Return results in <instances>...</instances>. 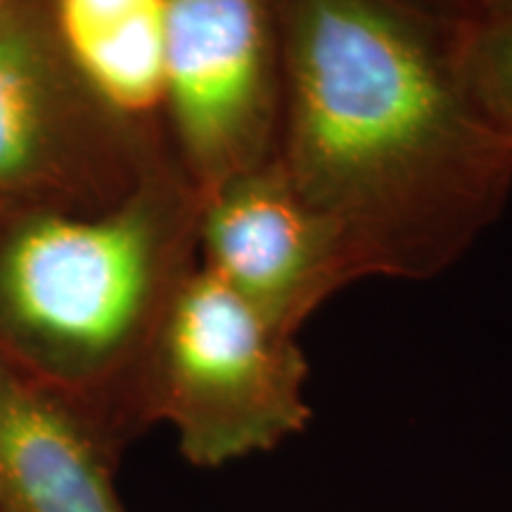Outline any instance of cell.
I'll use <instances>...</instances> for the list:
<instances>
[{"label": "cell", "instance_id": "obj_9", "mask_svg": "<svg viewBox=\"0 0 512 512\" xmlns=\"http://www.w3.org/2000/svg\"><path fill=\"white\" fill-rule=\"evenodd\" d=\"M456 60L472 105L512 140V8L463 19L456 34Z\"/></svg>", "mask_w": 512, "mask_h": 512}, {"label": "cell", "instance_id": "obj_1", "mask_svg": "<svg viewBox=\"0 0 512 512\" xmlns=\"http://www.w3.org/2000/svg\"><path fill=\"white\" fill-rule=\"evenodd\" d=\"M278 162L361 278L432 280L498 221L512 140L467 95L460 22L411 0H273Z\"/></svg>", "mask_w": 512, "mask_h": 512}, {"label": "cell", "instance_id": "obj_11", "mask_svg": "<svg viewBox=\"0 0 512 512\" xmlns=\"http://www.w3.org/2000/svg\"><path fill=\"white\" fill-rule=\"evenodd\" d=\"M472 8H475V12L512 8V0H472Z\"/></svg>", "mask_w": 512, "mask_h": 512}, {"label": "cell", "instance_id": "obj_5", "mask_svg": "<svg viewBox=\"0 0 512 512\" xmlns=\"http://www.w3.org/2000/svg\"><path fill=\"white\" fill-rule=\"evenodd\" d=\"M169 124L197 195L275 157L280 38L273 0H164Z\"/></svg>", "mask_w": 512, "mask_h": 512}, {"label": "cell", "instance_id": "obj_4", "mask_svg": "<svg viewBox=\"0 0 512 512\" xmlns=\"http://www.w3.org/2000/svg\"><path fill=\"white\" fill-rule=\"evenodd\" d=\"M169 164L178 162L152 157L102 110L46 0H0V202L95 214Z\"/></svg>", "mask_w": 512, "mask_h": 512}, {"label": "cell", "instance_id": "obj_3", "mask_svg": "<svg viewBox=\"0 0 512 512\" xmlns=\"http://www.w3.org/2000/svg\"><path fill=\"white\" fill-rule=\"evenodd\" d=\"M299 335L271 323L202 264L159 325L140 370V432L169 425L190 465L268 453L313 418Z\"/></svg>", "mask_w": 512, "mask_h": 512}, {"label": "cell", "instance_id": "obj_6", "mask_svg": "<svg viewBox=\"0 0 512 512\" xmlns=\"http://www.w3.org/2000/svg\"><path fill=\"white\" fill-rule=\"evenodd\" d=\"M200 264L294 335L337 292L363 280L342 235L275 159L200 195Z\"/></svg>", "mask_w": 512, "mask_h": 512}, {"label": "cell", "instance_id": "obj_8", "mask_svg": "<svg viewBox=\"0 0 512 512\" xmlns=\"http://www.w3.org/2000/svg\"><path fill=\"white\" fill-rule=\"evenodd\" d=\"M46 3L64 55L102 110L152 157L176 159L164 0Z\"/></svg>", "mask_w": 512, "mask_h": 512}, {"label": "cell", "instance_id": "obj_12", "mask_svg": "<svg viewBox=\"0 0 512 512\" xmlns=\"http://www.w3.org/2000/svg\"><path fill=\"white\" fill-rule=\"evenodd\" d=\"M15 211V207H10V204H3L0 202V228H3V223L8 221V216Z\"/></svg>", "mask_w": 512, "mask_h": 512}, {"label": "cell", "instance_id": "obj_10", "mask_svg": "<svg viewBox=\"0 0 512 512\" xmlns=\"http://www.w3.org/2000/svg\"><path fill=\"white\" fill-rule=\"evenodd\" d=\"M420 8L434 12V15L453 19V22H463V19L475 15L472 0H411Z\"/></svg>", "mask_w": 512, "mask_h": 512}, {"label": "cell", "instance_id": "obj_2", "mask_svg": "<svg viewBox=\"0 0 512 512\" xmlns=\"http://www.w3.org/2000/svg\"><path fill=\"white\" fill-rule=\"evenodd\" d=\"M200 264V195L181 164L95 214L15 209L0 228V356L131 441L159 325Z\"/></svg>", "mask_w": 512, "mask_h": 512}, {"label": "cell", "instance_id": "obj_7", "mask_svg": "<svg viewBox=\"0 0 512 512\" xmlns=\"http://www.w3.org/2000/svg\"><path fill=\"white\" fill-rule=\"evenodd\" d=\"M126 444L98 411L0 356V512H126L114 484Z\"/></svg>", "mask_w": 512, "mask_h": 512}]
</instances>
